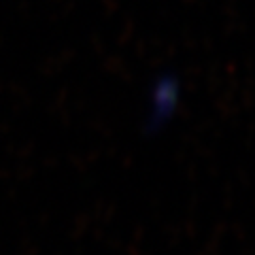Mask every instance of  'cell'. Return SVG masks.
Returning <instances> with one entry per match:
<instances>
[{
	"mask_svg": "<svg viewBox=\"0 0 255 255\" xmlns=\"http://www.w3.org/2000/svg\"><path fill=\"white\" fill-rule=\"evenodd\" d=\"M177 94H179V85L177 81H170V79H166V81L157 83L153 87V94H151V111H149V124L151 126H157L159 122H166L170 115L174 107H177Z\"/></svg>",
	"mask_w": 255,
	"mask_h": 255,
	"instance_id": "obj_1",
	"label": "cell"
}]
</instances>
